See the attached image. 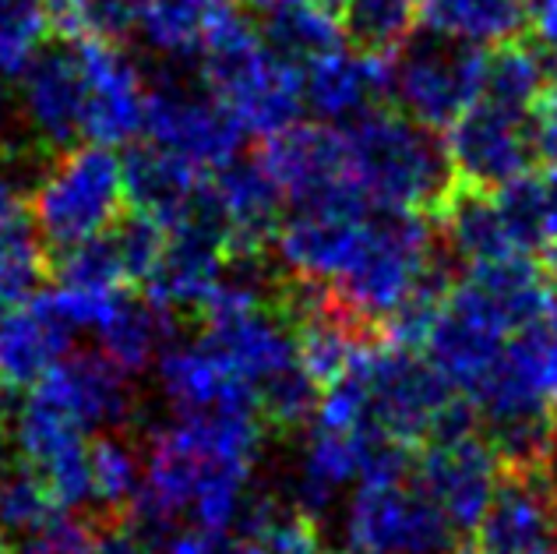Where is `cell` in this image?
<instances>
[{
	"instance_id": "1",
	"label": "cell",
	"mask_w": 557,
	"mask_h": 554,
	"mask_svg": "<svg viewBox=\"0 0 557 554\" xmlns=\"http://www.w3.org/2000/svg\"><path fill=\"white\" fill-rule=\"evenodd\" d=\"M343 127L349 177L371 209L437 212L448 187L456 184L437 131L385 103Z\"/></svg>"
},
{
	"instance_id": "2",
	"label": "cell",
	"mask_w": 557,
	"mask_h": 554,
	"mask_svg": "<svg viewBox=\"0 0 557 554\" xmlns=\"http://www.w3.org/2000/svg\"><path fill=\"white\" fill-rule=\"evenodd\" d=\"M198 75L223 99L247 135H275L300 121V71L265 50L251 19L237 8L219 11L198 42Z\"/></svg>"
},
{
	"instance_id": "3",
	"label": "cell",
	"mask_w": 557,
	"mask_h": 554,
	"mask_svg": "<svg viewBox=\"0 0 557 554\" xmlns=\"http://www.w3.org/2000/svg\"><path fill=\"white\" fill-rule=\"evenodd\" d=\"M124 209L121 156H113L110 145L99 141L75 145V149L53 156L28 192L33 226L47 251L50 247L64 251V247H75L110 230Z\"/></svg>"
},
{
	"instance_id": "4",
	"label": "cell",
	"mask_w": 557,
	"mask_h": 554,
	"mask_svg": "<svg viewBox=\"0 0 557 554\" xmlns=\"http://www.w3.org/2000/svg\"><path fill=\"white\" fill-rule=\"evenodd\" d=\"M434 251L437 241L431 233V216L371 209L357 258L346 272L335 275L329 290L363 322L381 329L385 315L406 297Z\"/></svg>"
},
{
	"instance_id": "5",
	"label": "cell",
	"mask_w": 557,
	"mask_h": 554,
	"mask_svg": "<svg viewBox=\"0 0 557 554\" xmlns=\"http://www.w3.org/2000/svg\"><path fill=\"white\" fill-rule=\"evenodd\" d=\"M487 50L442 33L409 36L388 61V93L395 110L431 131H445L476 103Z\"/></svg>"
},
{
	"instance_id": "6",
	"label": "cell",
	"mask_w": 557,
	"mask_h": 554,
	"mask_svg": "<svg viewBox=\"0 0 557 554\" xmlns=\"http://www.w3.org/2000/svg\"><path fill=\"white\" fill-rule=\"evenodd\" d=\"M145 135L201 173L233 163L247 131L201 75L166 67L145 85Z\"/></svg>"
},
{
	"instance_id": "7",
	"label": "cell",
	"mask_w": 557,
	"mask_h": 554,
	"mask_svg": "<svg viewBox=\"0 0 557 554\" xmlns=\"http://www.w3.org/2000/svg\"><path fill=\"white\" fill-rule=\"evenodd\" d=\"M368 399V424L409 448H423L434 431L437 414L456 396L442 371L417 349L374 343L357 357Z\"/></svg>"
},
{
	"instance_id": "8",
	"label": "cell",
	"mask_w": 557,
	"mask_h": 554,
	"mask_svg": "<svg viewBox=\"0 0 557 554\" xmlns=\"http://www.w3.org/2000/svg\"><path fill=\"white\" fill-rule=\"evenodd\" d=\"M346 537L354 554H462L459 530L413 477L381 484L360 480Z\"/></svg>"
},
{
	"instance_id": "9",
	"label": "cell",
	"mask_w": 557,
	"mask_h": 554,
	"mask_svg": "<svg viewBox=\"0 0 557 554\" xmlns=\"http://www.w3.org/2000/svg\"><path fill=\"white\" fill-rule=\"evenodd\" d=\"M258 159L293 212H371L349 177L343 131H335L332 124H289L275 131L265 138Z\"/></svg>"
},
{
	"instance_id": "10",
	"label": "cell",
	"mask_w": 557,
	"mask_h": 554,
	"mask_svg": "<svg viewBox=\"0 0 557 554\" xmlns=\"http://www.w3.org/2000/svg\"><path fill=\"white\" fill-rule=\"evenodd\" d=\"M18 113L28 145L47 159L75 149L85 138V71L75 36L50 33L28 57L18 75Z\"/></svg>"
},
{
	"instance_id": "11",
	"label": "cell",
	"mask_w": 557,
	"mask_h": 554,
	"mask_svg": "<svg viewBox=\"0 0 557 554\" xmlns=\"http://www.w3.org/2000/svg\"><path fill=\"white\" fill-rule=\"evenodd\" d=\"M533 113H519L508 107L476 99L456 124L445 127V156L451 167V181L480 192H497L511 181L533 173L536 145H533Z\"/></svg>"
},
{
	"instance_id": "12",
	"label": "cell",
	"mask_w": 557,
	"mask_h": 554,
	"mask_svg": "<svg viewBox=\"0 0 557 554\" xmlns=\"http://www.w3.org/2000/svg\"><path fill=\"white\" fill-rule=\"evenodd\" d=\"M508 335L511 332L494 315L491 304L466 280H459L448 294L442 315H437L428 343H423V349H428L423 357L442 371V378L459 396L473 399L483 378L494 371L497 357L505 354Z\"/></svg>"
},
{
	"instance_id": "13",
	"label": "cell",
	"mask_w": 557,
	"mask_h": 554,
	"mask_svg": "<svg viewBox=\"0 0 557 554\" xmlns=\"http://www.w3.org/2000/svg\"><path fill=\"white\" fill-rule=\"evenodd\" d=\"M497 477H502V463L480 431L456 442L423 445L413 466V480L431 494L459 537L476 530L494 498Z\"/></svg>"
},
{
	"instance_id": "14",
	"label": "cell",
	"mask_w": 557,
	"mask_h": 554,
	"mask_svg": "<svg viewBox=\"0 0 557 554\" xmlns=\"http://www.w3.org/2000/svg\"><path fill=\"white\" fill-rule=\"evenodd\" d=\"M205 198L223 230L226 258L269 255L283 223V195L258 156H237L233 163L205 173Z\"/></svg>"
},
{
	"instance_id": "15",
	"label": "cell",
	"mask_w": 557,
	"mask_h": 554,
	"mask_svg": "<svg viewBox=\"0 0 557 554\" xmlns=\"http://www.w3.org/2000/svg\"><path fill=\"white\" fill-rule=\"evenodd\" d=\"M85 71L82 135L99 145H127L145 131V78L131 57L113 42L75 36Z\"/></svg>"
},
{
	"instance_id": "16",
	"label": "cell",
	"mask_w": 557,
	"mask_h": 554,
	"mask_svg": "<svg viewBox=\"0 0 557 554\" xmlns=\"http://www.w3.org/2000/svg\"><path fill=\"white\" fill-rule=\"evenodd\" d=\"M544 470H502L473 530V554H557V513Z\"/></svg>"
},
{
	"instance_id": "17",
	"label": "cell",
	"mask_w": 557,
	"mask_h": 554,
	"mask_svg": "<svg viewBox=\"0 0 557 554\" xmlns=\"http://www.w3.org/2000/svg\"><path fill=\"white\" fill-rule=\"evenodd\" d=\"M47 396L78 420L85 431H127L135 424L138 399L127 371L102 349H75L36 382Z\"/></svg>"
},
{
	"instance_id": "18",
	"label": "cell",
	"mask_w": 557,
	"mask_h": 554,
	"mask_svg": "<svg viewBox=\"0 0 557 554\" xmlns=\"http://www.w3.org/2000/svg\"><path fill=\"white\" fill-rule=\"evenodd\" d=\"M78 325L71 322L61 300L33 294L0 315V392H28L61 357L71 354Z\"/></svg>"
},
{
	"instance_id": "19",
	"label": "cell",
	"mask_w": 557,
	"mask_h": 554,
	"mask_svg": "<svg viewBox=\"0 0 557 554\" xmlns=\"http://www.w3.org/2000/svg\"><path fill=\"white\" fill-rule=\"evenodd\" d=\"M371 212H318L297 209L275 230V251L283 272L311 283H332L357 258Z\"/></svg>"
},
{
	"instance_id": "20",
	"label": "cell",
	"mask_w": 557,
	"mask_h": 554,
	"mask_svg": "<svg viewBox=\"0 0 557 554\" xmlns=\"http://www.w3.org/2000/svg\"><path fill=\"white\" fill-rule=\"evenodd\" d=\"M304 103L325 124H349L360 113L385 103L388 61L339 47L300 71Z\"/></svg>"
},
{
	"instance_id": "21",
	"label": "cell",
	"mask_w": 557,
	"mask_h": 554,
	"mask_svg": "<svg viewBox=\"0 0 557 554\" xmlns=\"http://www.w3.org/2000/svg\"><path fill=\"white\" fill-rule=\"evenodd\" d=\"M156 368L173 414L212 410V406H255V389L226 368L205 335L170 340L159 349Z\"/></svg>"
},
{
	"instance_id": "22",
	"label": "cell",
	"mask_w": 557,
	"mask_h": 554,
	"mask_svg": "<svg viewBox=\"0 0 557 554\" xmlns=\"http://www.w3.org/2000/svg\"><path fill=\"white\" fill-rule=\"evenodd\" d=\"M201 325H205L201 335L209 340V346L251 389H258L265 378L286 371L289 364H297L293 332L275 308H251Z\"/></svg>"
},
{
	"instance_id": "23",
	"label": "cell",
	"mask_w": 557,
	"mask_h": 554,
	"mask_svg": "<svg viewBox=\"0 0 557 554\" xmlns=\"http://www.w3.org/2000/svg\"><path fill=\"white\" fill-rule=\"evenodd\" d=\"M121 167L127 209L149 216L166 230H173L190 212L205 181L201 170L156 141H135L121 159Z\"/></svg>"
},
{
	"instance_id": "24",
	"label": "cell",
	"mask_w": 557,
	"mask_h": 554,
	"mask_svg": "<svg viewBox=\"0 0 557 554\" xmlns=\"http://www.w3.org/2000/svg\"><path fill=\"white\" fill-rule=\"evenodd\" d=\"M237 4L275 61L297 71L343 47L339 19L318 0H237Z\"/></svg>"
},
{
	"instance_id": "25",
	"label": "cell",
	"mask_w": 557,
	"mask_h": 554,
	"mask_svg": "<svg viewBox=\"0 0 557 554\" xmlns=\"http://www.w3.org/2000/svg\"><path fill=\"white\" fill-rule=\"evenodd\" d=\"M363 428L332 431V428L314 424L311 439L304 445V456L297 463V477H293V494H289L307 516L321 519L329 513V505L335 502V494H339L349 480L360 477Z\"/></svg>"
},
{
	"instance_id": "26",
	"label": "cell",
	"mask_w": 557,
	"mask_h": 554,
	"mask_svg": "<svg viewBox=\"0 0 557 554\" xmlns=\"http://www.w3.org/2000/svg\"><path fill=\"white\" fill-rule=\"evenodd\" d=\"M431 220L442 226L451 258H462L466 266L516 251V244L508 237V226L502 220V209H497L494 192L451 184L445 201L437 206Z\"/></svg>"
},
{
	"instance_id": "27",
	"label": "cell",
	"mask_w": 557,
	"mask_h": 554,
	"mask_svg": "<svg viewBox=\"0 0 557 554\" xmlns=\"http://www.w3.org/2000/svg\"><path fill=\"white\" fill-rule=\"evenodd\" d=\"M420 19L431 33L497 47V42L530 36V4L525 0H420Z\"/></svg>"
},
{
	"instance_id": "28",
	"label": "cell",
	"mask_w": 557,
	"mask_h": 554,
	"mask_svg": "<svg viewBox=\"0 0 557 554\" xmlns=\"http://www.w3.org/2000/svg\"><path fill=\"white\" fill-rule=\"evenodd\" d=\"M177 315L159 308L152 297H131L124 294L113 315L96 332L102 340V354H107L116 368L127 374L145 371L159 357L170 340H177Z\"/></svg>"
},
{
	"instance_id": "29",
	"label": "cell",
	"mask_w": 557,
	"mask_h": 554,
	"mask_svg": "<svg viewBox=\"0 0 557 554\" xmlns=\"http://www.w3.org/2000/svg\"><path fill=\"white\" fill-rule=\"evenodd\" d=\"M547 50L536 39H508L487 50L483 61V89L480 99L519 113H533L540 96L547 93Z\"/></svg>"
},
{
	"instance_id": "30",
	"label": "cell",
	"mask_w": 557,
	"mask_h": 554,
	"mask_svg": "<svg viewBox=\"0 0 557 554\" xmlns=\"http://www.w3.org/2000/svg\"><path fill=\"white\" fill-rule=\"evenodd\" d=\"M96 519H124L145 473V448L127 431H99L89 442Z\"/></svg>"
},
{
	"instance_id": "31",
	"label": "cell",
	"mask_w": 557,
	"mask_h": 554,
	"mask_svg": "<svg viewBox=\"0 0 557 554\" xmlns=\"http://www.w3.org/2000/svg\"><path fill=\"white\" fill-rule=\"evenodd\" d=\"M335 19L349 50L392 61L417 33L420 0H343Z\"/></svg>"
},
{
	"instance_id": "32",
	"label": "cell",
	"mask_w": 557,
	"mask_h": 554,
	"mask_svg": "<svg viewBox=\"0 0 557 554\" xmlns=\"http://www.w3.org/2000/svg\"><path fill=\"white\" fill-rule=\"evenodd\" d=\"M230 4H237V0H152L141 36L149 50L166 57V61L170 57H195L205 28Z\"/></svg>"
},
{
	"instance_id": "33",
	"label": "cell",
	"mask_w": 557,
	"mask_h": 554,
	"mask_svg": "<svg viewBox=\"0 0 557 554\" xmlns=\"http://www.w3.org/2000/svg\"><path fill=\"white\" fill-rule=\"evenodd\" d=\"M318 403H321V385L300 364H289L286 371L265 378L255 389V410L269 439H283V434L307 428L318 414Z\"/></svg>"
},
{
	"instance_id": "34",
	"label": "cell",
	"mask_w": 557,
	"mask_h": 554,
	"mask_svg": "<svg viewBox=\"0 0 557 554\" xmlns=\"http://www.w3.org/2000/svg\"><path fill=\"white\" fill-rule=\"evenodd\" d=\"M57 498L33 463L18 459L0 480V530L28 537L57 516Z\"/></svg>"
},
{
	"instance_id": "35",
	"label": "cell",
	"mask_w": 557,
	"mask_h": 554,
	"mask_svg": "<svg viewBox=\"0 0 557 554\" xmlns=\"http://www.w3.org/2000/svg\"><path fill=\"white\" fill-rule=\"evenodd\" d=\"M152 0H78L75 22H71L67 36H89L124 47L127 39L141 36L145 14H149Z\"/></svg>"
},
{
	"instance_id": "36",
	"label": "cell",
	"mask_w": 557,
	"mask_h": 554,
	"mask_svg": "<svg viewBox=\"0 0 557 554\" xmlns=\"http://www.w3.org/2000/svg\"><path fill=\"white\" fill-rule=\"evenodd\" d=\"M47 163L50 159L33 149V145H25V149H0V226L22 220L28 206V181L36 184Z\"/></svg>"
},
{
	"instance_id": "37",
	"label": "cell",
	"mask_w": 557,
	"mask_h": 554,
	"mask_svg": "<svg viewBox=\"0 0 557 554\" xmlns=\"http://www.w3.org/2000/svg\"><path fill=\"white\" fill-rule=\"evenodd\" d=\"M533 145H536V163L557 170V89L547 85V93L540 96V103L533 107Z\"/></svg>"
},
{
	"instance_id": "38",
	"label": "cell",
	"mask_w": 557,
	"mask_h": 554,
	"mask_svg": "<svg viewBox=\"0 0 557 554\" xmlns=\"http://www.w3.org/2000/svg\"><path fill=\"white\" fill-rule=\"evenodd\" d=\"M85 554H156L124 519H96L92 544Z\"/></svg>"
},
{
	"instance_id": "39",
	"label": "cell",
	"mask_w": 557,
	"mask_h": 554,
	"mask_svg": "<svg viewBox=\"0 0 557 554\" xmlns=\"http://www.w3.org/2000/svg\"><path fill=\"white\" fill-rule=\"evenodd\" d=\"M533 349H536V371L547 399L557 406V322L533 325Z\"/></svg>"
},
{
	"instance_id": "40",
	"label": "cell",
	"mask_w": 557,
	"mask_h": 554,
	"mask_svg": "<svg viewBox=\"0 0 557 554\" xmlns=\"http://www.w3.org/2000/svg\"><path fill=\"white\" fill-rule=\"evenodd\" d=\"M530 4V39L557 53V0H525Z\"/></svg>"
},
{
	"instance_id": "41",
	"label": "cell",
	"mask_w": 557,
	"mask_h": 554,
	"mask_svg": "<svg viewBox=\"0 0 557 554\" xmlns=\"http://www.w3.org/2000/svg\"><path fill=\"white\" fill-rule=\"evenodd\" d=\"M540 195H544V216H547V233L550 244L557 241V170L540 173ZM547 244V247H550Z\"/></svg>"
},
{
	"instance_id": "42",
	"label": "cell",
	"mask_w": 557,
	"mask_h": 554,
	"mask_svg": "<svg viewBox=\"0 0 557 554\" xmlns=\"http://www.w3.org/2000/svg\"><path fill=\"white\" fill-rule=\"evenodd\" d=\"M11 392H0V480L11 470Z\"/></svg>"
},
{
	"instance_id": "43",
	"label": "cell",
	"mask_w": 557,
	"mask_h": 554,
	"mask_svg": "<svg viewBox=\"0 0 557 554\" xmlns=\"http://www.w3.org/2000/svg\"><path fill=\"white\" fill-rule=\"evenodd\" d=\"M547 491H550V502H554V513H557V448H554V456L547 459Z\"/></svg>"
},
{
	"instance_id": "44",
	"label": "cell",
	"mask_w": 557,
	"mask_h": 554,
	"mask_svg": "<svg viewBox=\"0 0 557 554\" xmlns=\"http://www.w3.org/2000/svg\"><path fill=\"white\" fill-rule=\"evenodd\" d=\"M544 266H547V272H550V280H557V241L547 247V258H544Z\"/></svg>"
},
{
	"instance_id": "45",
	"label": "cell",
	"mask_w": 557,
	"mask_h": 554,
	"mask_svg": "<svg viewBox=\"0 0 557 554\" xmlns=\"http://www.w3.org/2000/svg\"><path fill=\"white\" fill-rule=\"evenodd\" d=\"M0 554H14V547H11V541H8V533L0 530Z\"/></svg>"
},
{
	"instance_id": "46",
	"label": "cell",
	"mask_w": 557,
	"mask_h": 554,
	"mask_svg": "<svg viewBox=\"0 0 557 554\" xmlns=\"http://www.w3.org/2000/svg\"><path fill=\"white\" fill-rule=\"evenodd\" d=\"M4 110H8V96H4V85H0V121H4Z\"/></svg>"
},
{
	"instance_id": "47",
	"label": "cell",
	"mask_w": 557,
	"mask_h": 554,
	"mask_svg": "<svg viewBox=\"0 0 557 554\" xmlns=\"http://www.w3.org/2000/svg\"><path fill=\"white\" fill-rule=\"evenodd\" d=\"M321 554H354V551H321Z\"/></svg>"
}]
</instances>
